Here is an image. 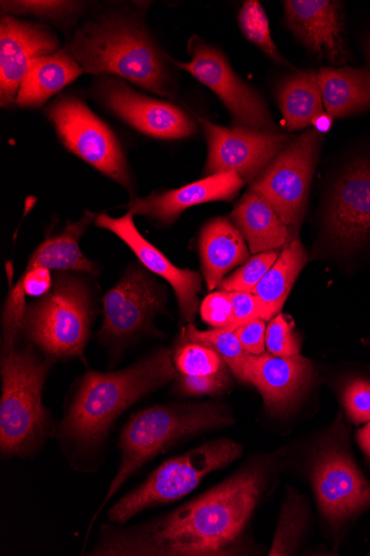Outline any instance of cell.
<instances>
[{
    "label": "cell",
    "mask_w": 370,
    "mask_h": 556,
    "mask_svg": "<svg viewBox=\"0 0 370 556\" xmlns=\"http://www.w3.org/2000/svg\"><path fill=\"white\" fill-rule=\"evenodd\" d=\"M263 485L261 468L245 469L161 520L131 530H105L91 555H227L245 529Z\"/></svg>",
    "instance_id": "cell-1"
},
{
    "label": "cell",
    "mask_w": 370,
    "mask_h": 556,
    "mask_svg": "<svg viewBox=\"0 0 370 556\" xmlns=\"http://www.w3.org/2000/svg\"><path fill=\"white\" fill-rule=\"evenodd\" d=\"M66 49L89 75L119 76L158 96L176 97L165 58L137 18L111 13L88 21Z\"/></svg>",
    "instance_id": "cell-2"
},
{
    "label": "cell",
    "mask_w": 370,
    "mask_h": 556,
    "mask_svg": "<svg viewBox=\"0 0 370 556\" xmlns=\"http://www.w3.org/2000/svg\"><path fill=\"white\" fill-rule=\"evenodd\" d=\"M176 375L168 349L118 372L87 374L62 424V437L86 447L98 445L124 412Z\"/></svg>",
    "instance_id": "cell-3"
},
{
    "label": "cell",
    "mask_w": 370,
    "mask_h": 556,
    "mask_svg": "<svg viewBox=\"0 0 370 556\" xmlns=\"http://www.w3.org/2000/svg\"><path fill=\"white\" fill-rule=\"evenodd\" d=\"M230 424L228 412L209 402L155 406L132 416L120 435L122 463L103 505L137 470L176 441Z\"/></svg>",
    "instance_id": "cell-4"
},
{
    "label": "cell",
    "mask_w": 370,
    "mask_h": 556,
    "mask_svg": "<svg viewBox=\"0 0 370 556\" xmlns=\"http://www.w3.org/2000/svg\"><path fill=\"white\" fill-rule=\"evenodd\" d=\"M48 368L29 350L3 349L0 450L5 457L24 456L44 435L47 413L41 393Z\"/></svg>",
    "instance_id": "cell-5"
},
{
    "label": "cell",
    "mask_w": 370,
    "mask_h": 556,
    "mask_svg": "<svg viewBox=\"0 0 370 556\" xmlns=\"http://www.w3.org/2000/svg\"><path fill=\"white\" fill-rule=\"evenodd\" d=\"M242 446L229 439L207 442L158 467L138 488L119 500L109 514L112 522L124 525L144 510L180 500L210 472L224 469L241 457Z\"/></svg>",
    "instance_id": "cell-6"
},
{
    "label": "cell",
    "mask_w": 370,
    "mask_h": 556,
    "mask_svg": "<svg viewBox=\"0 0 370 556\" xmlns=\"http://www.w3.org/2000/svg\"><path fill=\"white\" fill-rule=\"evenodd\" d=\"M91 325L86 287L74 277H60L54 289L26 308L22 330L48 356L84 358Z\"/></svg>",
    "instance_id": "cell-7"
},
{
    "label": "cell",
    "mask_w": 370,
    "mask_h": 556,
    "mask_svg": "<svg viewBox=\"0 0 370 556\" xmlns=\"http://www.w3.org/2000/svg\"><path fill=\"white\" fill-rule=\"evenodd\" d=\"M311 483L321 514L334 530L370 508V483L352 456L342 421L331 429L317 451Z\"/></svg>",
    "instance_id": "cell-8"
},
{
    "label": "cell",
    "mask_w": 370,
    "mask_h": 556,
    "mask_svg": "<svg viewBox=\"0 0 370 556\" xmlns=\"http://www.w3.org/2000/svg\"><path fill=\"white\" fill-rule=\"evenodd\" d=\"M44 114L71 153L122 186L131 188L119 140L81 99L73 94L62 96L46 109Z\"/></svg>",
    "instance_id": "cell-9"
},
{
    "label": "cell",
    "mask_w": 370,
    "mask_h": 556,
    "mask_svg": "<svg viewBox=\"0 0 370 556\" xmlns=\"http://www.w3.org/2000/svg\"><path fill=\"white\" fill-rule=\"evenodd\" d=\"M321 142V134L316 129L296 137L250 189L268 200L289 228L297 230L304 218Z\"/></svg>",
    "instance_id": "cell-10"
},
{
    "label": "cell",
    "mask_w": 370,
    "mask_h": 556,
    "mask_svg": "<svg viewBox=\"0 0 370 556\" xmlns=\"http://www.w3.org/2000/svg\"><path fill=\"white\" fill-rule=\"evenodd\" d=\"M190 63L170 60L177 67L214 90L230 112L237 127L277 131L275 121L261 97L232 70L221 50L197 36L189 41Z\"/></svg>",
    "instance_id": "cell-11"
},
{
    "label": "cell",
    "mask_w": 370,
    "mask_h": 556,
    "mask_svg": "<svg viewBox=\"0 0 370 556\" xmlns=\"http://www.w3.org/2000/svg\"><path fill=\"white\" fill-rule=\"evenodd\" d=\"M197 119L208 144L206 177L233 173L245 182L256 179L290 143L289 137L278 131L228 128L205 118Z\"/></svg>",
    "instance_id": "cell-12"
},
{
    "label": "cell",
    "mask_w": 370,
    "mask_h": 556,
    "mask_svg": "<svg viewBox=\"0 0 370 556\" xmlns=\"http://www.w3.org/2000/svg\"><path fill=\"white\" fill-rule=\"evenodd\" d=\"M97 84L101 103L149 137L176 140L188 138L197 130L195 122L176 105L139 93L117 77H105Z\"/></svg>",
    "instance_id": "cell-13"
},
{
    "label": "cell",
    "mask_w": 370,
    "mask_h": 556,
    "mask_svg": "<svg viewBox=\"0 0 370 556\" xmlns=\"http://www.w3.org/2000/svg\"><path fill=\"white\" fill-rule=\"evenodd\" d=\"M327 237L343 254L370 242V161L349 165L329 197Z\"/></svg>",
    "instance_id": "cell-14"
},
{
    "label": "cell",
    "mask_w": 370,
    "mask_h": 556,
    "mask_svg": "<svg viewBox=\"0 0 370 556\" xmlns=\"http://www.w3.org/2000/svg\"><path fill=\"white\" fill-rule=\"evenodd\" d=\"M58 35L41 23L3 15L0 23V104L16 106L21 84L34 61L60 50Z\"/></svg>",
    "instance_id": "cell-15"
},
{
    "label": "cell",
    "mask_w": 370,
    "mask_h": 556,
    "mask_svg": "<svg viewBox=\"0 0 370 556\" xmlns=\"http://www.w3.org/2000/svg\"><path fill=\"white\" fill-rule=\"evenodd\" d=\"M162 305L161 289L143 270L131 269L103 298L100 334L122 340L139 332Z\"/></svg>",
    "instance_id": "cell-16"
},
{
    "label": "cell",
    "mask_w": 370,
    "mask_h": 556,
    "mask_svg": "<svg viewBox=\"0 0 370 556\" xmlns=\"http://www.w3.org/2000/svg\"><path fill=\"white\" fill-rule=\"evenodd\" d=\"M98 228L110 230L125 241L135 252L140 263L150 271L166 279L175 290L182 319L191 323L199 309L201 277L197 273L176 267L161 250L156 249L137 229L133 214L122 218L99 215L94 222Z\"/></svg>",
    "instance_id": "cell-17"
},
{
    "label": "cell",
    "mask_w": 370,
    "mask_h": 556,
    "mask_svg": "<svg viewBox=\"0 0 370 556\" xmlns=\"http://www.w3.org/2000/svg\"><path fill=\"white\" fill-rule=\"evenodd\" d=\"M288 25L317 58L334 64L348 60L343 38L342 5L331 0L284 2Z\"/></svg>",
    "instance_id": "cell-18"
},
{
    "label": "cell",
    "mask_w": 370,
    "mask_h": 556,
    "mask_svg": "<svg viewBox=\"0 0 370 556\" xmlns=\"http://www.w3.org/2000/svg\"><path fill=\"white\" fill-rule=\"evenodd\" d=\"M312 380V367L301 355H250V384L257 388L267 408L278 415L291 412Z\"/></svg>",
    "instance_id": "cell-19"
},
{
    "label": "cell",
    "mask_w": 370,
    "mask_h": 556,
    "mask_svg": "<svg viewBox=\"0 0 370 556\" xmlns=\"http://www.w3.org/2000/svg\"><path fill=\"white\" fill-rule=\"evenodd\" d=\"M244 184L245 181L233 173L207 176L179 189L135 198L130 201L129 212L170 225L193 206L233 199Z\"/></svg>",
    "instance_id": "cell-20"
},
{
    "label": "cell",
    "mask_w": 370,
    "mask_h": 556,
    "mask_svg": "<svg viewBox=\"0 0 370 556\" xmlns=\"http://www.w3.org/2000/svg\"><path fill=\"white\" fill-rule=\"evenodd\" d=\"M200 256L207 289L213 291L220 287L227 274L248 261L250 251L235 225L220 217L209 220L203 227Z\"/></svg>",
    "instance_id": "cell-21"
},
{
    "label": "cell",
    "mask_w": 370,
    "mask_h": 556,
    "mask_svg": "<svg viewBox=\"0 0 370 556\" xmlns=\"http://www.w3.org/2000/svg\"><path fill=\"white\" fill-rule=\"evenodd\" d=\"M231 222L247 241L254 255L279 250L290 240V228L269 201L252 190L238 202Z\"/></svg>",
    "instance_id": "cell-22"
},
{
    "label": "cell",
    "mask_w": 370,
    "mask_h": 556,
    "mask_svg": "<svg viewBox=\"0 0 370 556\" xmlns=\"http://www.w3.org/2000/svg\"><path fill=\"white\" fill-rule=\"evenodd\" d=\"M67 49L42 56L29 66L17 93L16 106L40 109L52 97L84 74Z\"/></svg>",
    "instance_id": "cell-23"
},
{
    "label": "cell",
    "mask_w": 370,
    "mask_h": 556,
    "mask_svg": "<svg viewBox=\"0 0 370 556\" xmlns=\"http://www.w3.org/2000/svg\"><path fill=\"white\" fill-rule=\"evenodd\" d=\"M95 218V214L86 212L79 222L69 223L62 233L48 237L34 252L26 270L46 268L95 274V265L82 255L79 247V239Z\"/></svg>",
    "instance_id": "cell-24"
},
{
    "label": "cell",
    "mask_w": 370,
    "mask_h": 556,
    "mask_svg": "<svg viewBox=\"0 0 370 556\" xmlns=\"http://www.w3.org/2000/svg\"><path fill=\"white\" fill-rule=\"evenodd\" d=\"M328 114L345 117L370 109V72L322 68L317 74Z\"/></svg>",
    "instance_id": "cell-25"
},
{
    "label": "cell",
    "mask_w": 370,
    "mask_h": 556,
    "mask_svg": "<svg viewBox=\"0 0 370 556\" xmlns=\"http://www.w3.org/2000/svg\"><path fill=\"white\" fill-rule=\"evenodd\" d=\"M306 263V251L298 239L284 247L277 263L252 291L260 303L263 320L271 321L280 314Z\"/></svg>",
    "instance_id": "cell-26"
},
{
    "label": "cell",
    "mask_w": 370,
    "mask_h": 556,
    "mask_svg": "<svg viewBox=\"0 0 370 556\" xmlns=\"http://www.w3.org/2000/svg\"><path fill=\"white\" fill-rule=\"evenodd\" d=\"M278 99L291 131L306 128L323 113L322 93L314 72H299L286 78L279 88Z\"/></svg>",
    "instance_id": "cell-27"
},
{
    "label": "cell",
    "mask_w": 370,
    "mask_h": 556,
    "mask_svg": "<svg viewBox=\"0 0 370 556\" xmlns=\"http://www.w3.org/2000/svg\"><path fill=\"white\" fill-rule=\"evenodd\" d=\"M182 341L197 342L214 349L240 381L250 383V355L235 331L229 329L200 331L193 325H189L183 329Z\"/></svg>",
    "instance_id": "cell-28"
},
{
    "label": "cell",
    "mask_w": 370,
    "mask_h": 556,
    "mask_svg": "<svg viewBox=\"0 0 370 556\" xmlns=\"http://www.w3.org/2000/svg\"><path fill=\"white\" fill-rule=\"evenodd\" d=\"M174 363L187 377L215 376L227 370L226 363L214 349L191 341H182L175 352Z\"/></svg>",
    "instance_id": "cell-29"
},
{
    "label": "cell",
    "mask_w": 370,
    "mask_h": 556,
    "mask_svg": "<svg viewBox=\"0 0 370 556\" xmlns=\"http://www.w3.org/2000/svg\"><path fill=\"white\" fill-rule=\"evenodd\" d=\"M3 15L34 16L52 23H68L78 17L85 9L81 2H65V0H52V2H2L0 3Z\"/></svg>",
    "instance_id": "cell-30"
},
{
    "label": "cell",
    "mask_w": 370,
    "mask_h": 556,
    "mask_svg": "<svg viewBox=\"0 0 370 556\" xmlns=\"http://www.w3.org/2000/svg\"><path fill=\"white\" fill-rule=\"evenodd\" d=\"M244 36L277 63H285L276 46L266 11L256 0L245 2L239 15Z\"/></svg>",
    "instance_id": "cell-31"
},
{
    "label": "cell",
    "mask_w": 370,
    "mask_h": 556,
    "mask_svg": "<svg viewBox=\"0 0 370 556\" xmlns=\"http://www.w3.org/2000/svg\"><path fill=\"white\" fill-rule=\"evenodd\" d=\"M305 515L302 502L292 493L284 504L279 529L270 555H289L297 544L304 527Z\"/></svg>",
    "instance_id": "cell-32"
},
{
    "label": "cell",
    "mask_w": 370,
    "mask_h": 556,
    "mask_svg": "<svg viewBox=\"0 0 370 556\" xmlns=\"http://www.w3.org/2000/svg\"><path fill=\"white\" fill-rule=\"evenodd\" d=\"M280 254L278 250L261 252L254 255L233 275L225 279L220 285L222 291H247L252 292L264 276L277 263Z\"/></svg>",
    "instance_id": "cell-33"
},
{
    "label": "cell",
    "mask_w": 370,
    "mask_h": 556,
    "mask_svg": "<svg viewBox=\"0 0 370 556\" xmlns=\"http://www.w3.org/2000/svg\"><path fill=\"white\" fill-rule=\"evenodd\" d=\"M345 413L354 425L370 421V380L352 378L341 389Z\"/></svg>",
    "instance_id": "cell-34"
},
{
    "label": "cell",
    "mask_w": 370,
    "mask_h": 556,
    "mask_svg": "<svg viewBox=\"0 0 370 556\" xmlns=\"http://www.w3.org/2000/svg\"><path fill=\"white\" fill-rule=\"evenodd\" d=\"M267 349L276 357L299 355V342L292 325L280 314L270 321L267 328Z\"/></svg>",
    "instance_id": "cell-35"
},
{
    "label": "cell",
    "mask_w": 370,
    "mask_h": 556,
    "mask_svg": "<svg viewBox=\"0 0 370 556\" xmlns=\"http://www.w3.org/2000/svg\"><path fill=\"white\" fill-rule=\"evenodd\" d=\"M201 317L215 329L231 330L232 305L229 292L221 290L208 294L202 302Z\"/></svg>",
    "instance_id": "cell-36"
},
{
    "label": "cell",
    "mask_w": 370,
    "mask_h": 556,
    "mask_svg": "<svg viewBox=\"0 0 370 556\" xmlns=\"http://www.w3.org/2000/svg\"><path fill=\"white\" fill-rule=\"evenodd\" d=\"M232 305V326L231 330L253 321L263 319V309L258 299L253 292L233 291L229 292Z\"/></svg>",
    "instance_id": "cell-37"
},
{
    "label": "cell",
    "mask_w": 370,
    "mask_h": 556,
    "mask_svg": "<svg viewBox=\"0 0 370 556\" xmlns=\"http://www.w3.org/2000/svg\"><path fill=\"white\" fill-rule=\"evenodd\" d=\"M229 372L226 370L215 376H182L179 382V388L181 392L187 395H204L220 393L229 386Z\"/></svg>",
    "instance_id": "cell-38"
},
{
    "label": "cell",
    "mask_w": 370,
    "mask_h": 556,
    "mask_svg": "<svg viewBox=\"0 0 370 556\" xmlns=\"http://www.w3.org/2000/svg\"><path fill=\"white\" fill-rule=\"evenodd\" d=\"M267 321L255 319L234 331L243 348L251 356H260L267 349Z\"/></svg>",
    "instance_id": "cell-39"
},
{
    "label": "cell",
    "mask_w": 370,
    "mask_h": 556,
    "mask_svg": "<svg viewBox=\"0 0 370 556\" xmlns=\"http://www.w3.org/2000/svg\"><path fill=\"white\" fill-rule=\"evenodd\" d=\"M333 118L334 117H332L330 114L322 113L312 119L311 125L317 131L324 134L331 130L333 126Z\"/></svg>",
    "instance_id": "cell-40"
},
{
    "label": "cell",
    "mask_w": 370,
    "mask_h": 556,
    "mask_svg": "<svg viewBox=\"0 0 370 556\" xmlns=\"http://www.w3.org/2000/svg\"><path fill=\"white\" fill-rule=\"evenodd\" d=\"M357 442L362 452L370 459V421L357 432Z\"/></svg>",
    "instance_id": "cell-41"
}]
</instances>
